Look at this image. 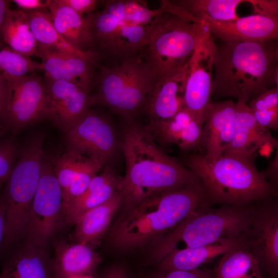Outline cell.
Returning a JSON list of instances; mask_svg holds the SVG:
<instances>
[{
    "label": "cell",
    "instance_id": "obj_1",
    "mask_svg": "<svg viewBox=\"0 0 278 278\" xmlns=\"http://www.w3.org/2000/svg\"><path fill=\"white\" fill-rule=\"evenodd\" d=\"M212 205L202 183L123 202L108 240L121 250L142 247L174 229L198 209Z\"/></svg>",
    "mask_w": 278,
    "mask_h": 278
},
{
    "label": "cell",
    "instance_id": "obj_2",
    "mask_svg": "<svg viewBox=\"0 0 278 278\" xmlns=\"http://www.w3.org/2000/svg\"><path fill=\"white\" fill-rule=\"evenodd\" d=\"M125 119L121 143L126 161L123 202L202 183L190 169L160 147L147 126L138 124L133 117Z\"/></svg>",
    "mask_w": 278,
    "mask_h": 278
},
{
    "label": "cell",
    "instance_id": "obj_3",
    "mask_svg": "<svg viewBox=\"0 0 278 278\" xmlns=\"http://www.w3.org/2000/svg\"><path fill=\"white\" fill-rule=\"evenodd\" d=\"M277 39L215 44L212 96L248 102L277 86Z\"/></svg>",
    "mask_w": 278,
    "mask_h": 278
},
{
    "label": "cell",
    "instance_id": "obj_4",
    "mask_svg": "<svg viewBox=\"0 0 278 278\" xmlns=\"http://www.w3.org/2000/svg\"><path fill=\"white\" fill-rule=\"evenodd\" d=\"M256 156L226 153L210 159L190 152L182 164L201 180L212 205H243L278 196L257 169Z\"/></svg>",
    "mask_w": 278,
    "mask_h": 278
},
{
    "label": "cell",
    "instance_id": "obj_5",
    "mask_svg": "<svg viewBox=\"0 0 278 278\" xmlns=\"http://www.w3.org/2000/svg\"><path fill=\"white\" fill-rule=\"evenodd\" d=\"M257 202L198 209L152 244L153 259L160 263L181 244L183 248L205 246L246 234L253 220Z\"/></svg>",
    "mask_w": 278,
    "mask_h": 278
},
{
    "label": "cell",
    "instance_id": "obj_6",
    "mask_svg": "<svg viewBox=\"0 0 278 278\" xmlns=\"http://www.w3.org/2000/svg\"><path fill=\"white\" fill-rule=\"evenodd\" d=\"M210 35L203 23L159 13L147 26L141 59L156 81L187 64L202 41Z\"/></svg>",
    "mask_w": 278,
    "mask_h": 278
},
{
    "label": "cell",
    "instance_id": "obj_7",
    "mask_svg": "<svg viewBox=\"0 0 278 278\" xmlns=\"http://www.w3.org/2000/svg\"><path fill=\"white\" fill-rule=\"evenodd\" d=\"M44 137L32 138L16 161L5 183L6 205L3 244L10 246L23 236L40 180L44 158Z\"/></svg>",
    "mask_w": 278,
    "mask_h": 278
},
{
    "label": "cell",
    "instance_id": "obj_8",
    "mask_svg": "<svg viewBox=\"0 0 278 278\" xmlns=\"http://www.w3.org/2000/svg\"><path fill=\"white\" fill-rule=\"evenodd\" d=\"M99 78L91 94L92 106L109 108L124 118L140 112L148 92L155 81L149 67L141 59L107 67L97 64Z\"/></svg>",
    "mask_w": 278,
    "mask_h": 278
},
{
    "label": "cell",
    "instance_id": "obj_9",
    "mask_svg": "<svg viewBox=\"0 0 278 278\" xmlns=\"http://www.w3.org/2000/svg\"><path fill=\"white\" fill-rule=\"evenodd\" d=\"M90 32L91 55L99 65L112 67L141 59L147 26L119 20L103 9L84 16Z\"/></svg>",
    "mask_w": 278,
    "mask_h": 278
},
{
    "label": "cell",
    "instance_id": "obj_10",
    "mask_svg": "<svg viewBox=\"0 0 278 278\" xmlns=\"http://www.w3.org/2000/svg\"><path fill=\"white\" fill-rule=\"evenodd\" d=\"M62 219H64L61 189L51 158L44 154L40 180L23 236L26 240L46 249Z\"/></svg>",
    "mask_w": 278,
    "mask_h": 278
},
{
    "label": "cell",
    "instance_id": "obj_11",
    "mask_svg": "<svg viewBox=\"0 0 278 278\" xmlns=\"http://www.w3.org/2000/svg\"><path fill=\"white\" fill-rule=\"evenodd\" d=\"M7 80L9 100L0 122L7 132L14 134L34 123L53 119L51 99L38 75L34 73Z\"/></svg>",
    "mask_w": 278,
    "mask_h": 278
},
{
    "label": "cell",
    "instance_id": "obj_12",
    "mask_svg": "<svg viewBox=\"0 0 278 278\" xmlns=\"http://www.w3.org/2000/svg\"><path fill=\"white\" fill-rule=\"evenodd\" d=\"M215 46L211 35L202 41L188 63L184 84V108L202 125L212 103Z\"/></svg>",
    "mask_w": 278,
    "mask_h": 278
},
{
    "label": "cell",
    "instance_id": "obj_13",
    "mask_svg": "<svg viewBox=\"0 0 278 278\" xmlns=\"http://www.w3.org/2000/svg\"><path fill=\"white\" fill-rule=\"evenodd\" d=\"M249 250L261 272L271 278L278 273V200L274 197L257 202L248 232Z\"/></svg>",
    "mask_w": 278,
    "mask_h": 278
},
{
    "label": "cell",
    "instance_id": "obj_14",
    "mask_svg": "<svg viewBox=\"0 0 278 278\" xmlns=\"http://www.w3.org/2000/svg\"><path fill=\"white\" fill-rule=\"evenodd\" d=\"M68 148L108 165L120 144L114 128L105 116L91 110L66 132Z\"/></svg>",
    "mask_w": 278,
    "mask_h": 278
},
{
    "label": "cell",
    "instance_id": "obj_15",
    "mask_svg": "<svg viewBox=\"0 0 278 278\" xmlns=\"http://www.w3.org/2000/svg\"><path fill=\"white\" fill-rule=\"evenodd\" d=\"M45 80H63L79 86L89 93L97 85L99 72L93 61L65 53L37 47Z\"/></svg>",
    "mask_w": 278,
    "mask_h": 278
},
{
    "label": "cell",
    "instance_id": "obj_16",
    "mask_svg": "<svg viewBox=\"0 0 278 278\" xmlns=\"http://www.w3.org/2000/svg\"><path fill=\"white\" fill-rule=\"evenodd\" d=\"M235 110L232 140L223 153L257 155L260 153L268 157L274 150L278 149V141L270 130L257 122L247 102L237 100Z\"/></svg>",
    "mask_w": 278,
    "mask_h": 278
},
{
    "label": "cell",
    "instance_id": "obj_17",
    "mask_svg": "<svg viewBox=\"0 0 278 278\" xmlns=\"http://www.w3.org/2000/svg\"><path fill=\"white\" fill-rule=\"evenodd\" d=\"M187 66L155 81L150 89L140 112L149 118V123L169 119L184 109Z\"/></svg>",
    "mask_w": 278,
    "mask_h": 278
},
{
    "label": "cell",
    "instance_id": "obj_18",
    "mask_svg": "<svg viewBox=\"0 0 278 278\" xmlns=\"http://www.w3.org/2000/svg\"><path fill=\"white\" fill-rule=\"evenodd\" d=\"M236 117L232 100L212 102L203 124L199 149L210 159L222 155L230 146Z\"/></svg>",
    "mask_w": 278,
    "mask_h": 278
},
{
    "label": "cell",
    "instance_id": "obj_19",
    "mask_svg": "<svg viewBox=\"0 0 278 278\" xmlns=\"http://www.w3.org/2000/svg\"><path fill=\"white\" fill-rule=\"evenodd\" d=\"M46 90L53 107V120L66 132L90 111L91 94L75 83L63 80H45Z\"/></svg>",
    "mask_w": 278,
    "mask_h": 278
},
{
    "label": "cell",
    "instance_id": "obj_20",
    "mask_svg": "<svg viewBox=\"0 0 278 278\" xmlns=\"http://www.w3.org/2000/svg\"><path fill=\"white\" fill-rule=\"evenodd\" d=\"M202 22L211 35L223 42H263L278 37V15L253 14L231 21L204 19Z\"/></svg>",
    "mask_w": 278,
    "mask_h": 278
},
{
    "label": "cell",
    "instance_id": "obj_21",
    "mask_svg": "<svg viewBox=\"0 0 278 278\" xmlns=\"http://www.w3.org/2000/svg\"><path fill=\"white\" fill-rule=\"evenodd\" d=\"M123 177L110 166H105L92 179L84 192L62 207L64 219L70 225H75L88 211L109 199L121 190Z\"/></svg>",
    "mask_w": 278,
    "mask_h": 278
},
{
    "label": "cell",
    "instance_id": "obj_22",
    "mask_svg": "<svg viewBox=\"0 0 278 278\" xmlns=\"http://www.w3.org/2000/svg\"><path fill=\"white\" fill-rule=\"evenodd\" d=\"M240 248L249 250L248 233L207 245L175 250L159 263L161 271L193 270L200 268L219 255Z\"/></svg>",
    "mask_w": 278,
    "mask_h": 278
},
{
    "label": "cell",
    "instance_id": "obj_23",
    "mask_svg": "<svg viewBox=\"0 0 278 278\" xmlns=\"http://www.w3.org/2000/svg\"><path fill=\"white\" fill-rule=\"evenodd\" d=\"M203 125L184 108L171 118L147 126L156 142L190 152L199 149Z\"/></svg>",
    "mask_w": 278,
    "mask_h": 278
},
{
    "label": "cell",
    "instance_id": "obj_24",
    "mask_svg": "<svg viewBox=\"0 0 278 278\" xmlns=\"http://www.w3.org/2000/svg\"><path fill=\"white\" fill-rule=\"evenodd\" d=\"M0 278H54V261L46 249L25 240L5 262Z\"/></svg>",
    "mask_w": 278,
    "mask_h": 278
},
{
    "label": "cell",
    "instance_id": "obj_25",
    "mask_svg": "<svg viewBox=\"0 0 278 278\" xmlns=\"http://www.w3.org/2000/svg\"><path fill=\"white\" fill-rule=\"evenodd\" d=\"M54 278H69L76 275H92L100 258L91 245H70L64 241L55 246Z\"/></svg>",
    "mask_w": 278,
    "mask_h": 278
},
{
    "label": "cell",
    "instance_id": "obj_26",
    "mask_svg": "<svg viewBox=\"0 0 278 278\" xmlns=\"http://www.w3.org/2000/svg\"><path fill=\"white\" fill-rule=\"evenodd\" d=\"M124 197L120 190L103 203L86 212L75 224L74 236L77 243L96 244L109 231Z\"/></svg>",
    "mask_w": 278,
    "mask_h": 278
},
{
    "label": "cell",
    "instance_id": "obj_27",
    "mask_svg": "<svg viewBox=\"0 0 278 278\" xmlns=\"http://www.w3.org/2000/svg\"><path fill=\"white\" fill-rule=\"evenodd\" d=\"M47 8L55 28L62 37L71 45L91 57L92 39L85 16L57 0H48Z\"/></svg>",
    "mask_w": 278,
    "mask_h": 278
},
{
    "label": "cell",
    "instance_id": "obj_28",
    "mask_svg": "<svg viewBox=\"0 0 278 278\" xmlns=\"http://www.w3.org/2000/svg\"><path fill=\"white\" fill-rule=\"evenodd\" d=\"M173 13L191 22L203 23L208 19L218 22L234 21L239 16L237 6L244 0H173Z\"/></svg>",
    "mask_w": 278,
    "mask_h": 278
},
{
    "label": "cell",
    "instance_id": "obj_29",
    "mask_svg": "<svg viewBox=\"0 0 278 278\" xmlns=\"http://www.w3.org/2000/svg\"><path fill=\"white\" fill-rule=\"evenodd\" d=\"M24 12L37 47L70 54L94 61L89 55L77 49L62 37L55 28L47 8Z\"/></svg>",
    "mask_w": 278,
    "mask_h": 278
},
{
    "label": "cell",
    "instance_id": "obj_30",
    "mask_svg": "<svg viewBox=\"0 0 278 278\" xmlns=\"http://www.w3.org/2000/svg\"><path fill=\"white\" fill-rule=\"evenodd\" d=\"M3 42L27 57L36 54L37 45L27 16L20 9H7L2 27Z\"/></svg>",
    "mask_w": 278,
    "mask_h": 278
},
{
    "label": "cell",
    "instance_id": "obj_31",
    "mask_svg": "<svg viewBox=\"0 0 278 278\" xmlns=\"http://www.w3.org/2000/svg\"><path fill=\"white\" fill-rule=\"evenodd\" d=\"M258 264L246 248L237 249L222 255L217 266L211 269V278H262Z\"/></svg>",
    "mask_w": 278,
    "mask_h": 278
},
{
    "label": "cell",
    "instance_id": "obj_32",
    "mask_svg": "<svg viewBox=\"0 0 278 278\" xmlns=\"http://www.w3.org/2000/svg\"><path fill=\"white\" fill-rule=\"evenodd\" d=\"M103 9L115 18L135 25H148L160 12L148 8L146 3L136 0H107Z\"/></svg>",
    "mask_w": 278,
    "mask_h": 278
},
{
    "label": "cell",
    "instance_id": "obj_33",
    "mask_svg": "<svg viewBox=\"0 0 278 278\" xmlns=\"http://www.w3.org/2000/svg\"><path fill=\"white\" fill-rule=\"evenodd\" d=\"M42 71L40 62L32 60L4 43H0V74L6 79Z\"/></svg>",
    "mask_w": 278,
    "mask_h": 278
},
{
    "label": "cell",
    "instance_id": "obj_34",
    "mask_svg": "<svg viewBox=\"0 0 278 278\" xmlns=\"http://www.w3.org/2000/svg\"><path fill=\"white\" fill-rule=\"evenodd\" d=\"M90 158L68 148L62 154L51 158L62 195Z\"/></svg>",
    "mask_w": 278,
    "mask_h": 278
},
{
    "label": "cell",
    "instance_id": "obj_35",
    "mask_svg": "<svg viewBox=\"0 0 278 278\" xmlns=\"http://www.w3.org/2000/svg\"><path fill=\"white\" fill-rule=\"evenodd\" d=\"M105 165L103 162L99 160L90 158L62 195V207L81 195L92 179Z\"/></svg>",
    "mask_w": 278,
    "mask_h": 278
},
{
    "label": "cell",
    "instance_id": "obj_36",
    "mask_svg": "<svg viewBox=\"0 0 278 278\" xmlns=\"http://www.w3.org/2000/svg\"><path fill=\"white\" fill-rule=\"evenodd\" d=\"M20 152L13 135L0 142V188L6 183Z\"/></svg>",
    "mask_w": 278,
    "mask_h": 278
},
{
    "label": "cell",
    "instance_id": "obj_37",
    "mask_svg": "<svg viewBox=\"0 0 278 278\" xmlns=\"http://www.w3.org/2000/svg\"><path fill=\"white\" fill-rule=\"evenodd\" d=\"M247 105L251 112L278 107V88L274 87L268 89L248 101Z\"/></svg>",
    "mask_w": 278,
    "mask_h": 278
},
{
    "label": "cell",
    "instance_id": "obj_38",
    "mask_svg": "<svg viewBox=\"0 0 278 278\" xmlns=\"http://www.w3.org/2000/svg\"><path fill=\"white\" fill-rule=\"evenodd\" d=\"M211 269L201 268L193 270L161 271L154 278H211Z\"/></svg>",
    "mask_w": 278,
    "mask_h": 278
},
{
    "label": "cell",
    "instance_id": "obj_39",
    "mask_svg": "<svg viewBox=\"0 0 278 278\" xmlns=\"http://www.w3.org/2000/svg\"><path fill=\"white\" fill-rule=\"evenodd\" d=\"M59 3L65 5L78 14L84 16L95 12L103 1L98 0H57Z\"/></svg>",
    "mask_w": 278,
    "mask_h": 278
},
{
    "label": "cell",
    "instance_id": "obj_40",
    "mask_svg": "<svg viewBox=\"0 0 278 278\" xmlns=\"http://www.w3.org/2000/svg\"><path fill=\"white\" fill-rule=\"evenodd\" d=\"M252 113L257 122L263 127L270 130H278V107Z\"/></svg>",
    "mask_w": 278,
    "mask_h": 278
},
{
    "label": "cell",
    "instance_id": "obj_41",
    "mask_svg": "<svg viewBox=\"0 0 278 278\" xmlns=\"http://www.w3.org/2000/svg\"><path fill=\"white\" fill-rule=\"evenodd\" d=\"M252 5L255 14L278 15L277 0H247Z\"/></svg>",
    "mask_w": 278,
    "mask_h": 278
},
{
    "label": "cell",
    "instance_id": "obj_42",
    "mask_svg": "<svg viewBox=\"0 0 278 278\" xmlns=\"http://www.w3.org/2000/svg\"><path fill=\"white\" fill-rule=\"evenodd\" d=\"M275 151L273 159L268 163L266 168L261 173L269 182L278 188V149Z\"/></svg>",
    "mask_w": 278,
    "mask_h": 278
},
{
    "label": "cell",
    "instance_id": "obj_43",
    "mask_svg": "<svg viewBox=\"0 0 278 278\" xmlns=\"http://www.w3.org/2000/svg\"><path fill=\"white\" fill-rule=\"evenodd\" d=\"M15 5L24 11H30L47 8L48 0H13Z\"/></svg>",
    "mask_w": 278,
    "mask_h": 278
},
{
    "label": "cell",
    "instance_id": "obj_44",
    "mask_svg": "<svg viewBox=\"0 0 278 278\" xmlns=\"http://www.w3.org/2000/svg\"><path fill=\"white\" fill-rule=\"evenodd\" d=\"M9 96V85L8 81L0 74V118L7 109Z\"/></svg>",
    "mask_w": 278,
    "mask_h": 278
},
{
    "label": "cell",
    "instance_id": "obj_45",
    "mask_svg": "<svg viewBox=\"0 0 278 278\" xmlns=\"http://www.w3.org/2000/svg\"><path fill=\"white\" fill-rule=\"evenodd\" d=\"M6 205L3 194H0V250L3 242L5 230Z\"/></svg>",
    "mask_w": 278,
    "mask_h": 278
},
{
    "label": "cell",
    "instance_id": "obj_46",
    "mask_svg": "<svg viewBox=\"0 0 278 278\" xmlns=\"http://www.w3.org/2000/svg\"><path fill=\"white\" fill-rule=\"evenodd\" d=\"M11 2L8 0H0V43H4L2 33V27L6 11L10 8Z\"/></svg>",
    "mask_w": 278,
    "mask_h": 278
},
{
    "label": "cell",
    "instance_id": "obj_47",
    "mask_svg": "<svg viewBox=\"0 0 278 278\" xmlns=\"http://www.w3.org/2000/svg\"><path fill=\"white\" fill-rule=\"evenodd\" d=\"M102 278H127V276L122 268H116L108 272Z\"/></svg>",
    "mask_w": 278,
    "mask_h": 278
},
{
    "label": "cell",
    "instance_id": "obj_48",
    "mask_svg": "<svg viewBox=\"0 0 278 278\" xmlns=\"http://www.w3.org/2000/svg\"><path fill=\"white\" fill-rule=\"evenodd\" d=\"M8 132L4 126L0 122V142L4 138L5 134Z\"/></svg>",
    "mask_w": 278,
    "mask_h": 278
},
{
    "label": "cell",
    "instance_id": "obj_49",
    "mask_svg": "<svg viewBox=\"0 0 278 278\" xmlns=\"http://www.w3.org/2000/svg\"><path fill=\"white\" fill-rule=\"evenodd\" d=\"M69 278H93L92 275H76Z\"/></svg>",
    "mask_w": 278,
    "mask_h": 278
},
{
    "label": "cell",
    "instance_id": "obj_50",
    "mask_svg": "<svg viewBox=\"0 0 278 278\" xmlns=\"http://www.w3.org/2000/svg\"><path fill=\"white\" fill-rule=\"evenodd\" d=\"M262 278H266V277H265L264 276H263Z\"/></svg>",
    "mask_w": 278,
    "mask_h": 278
}]
</instances>
